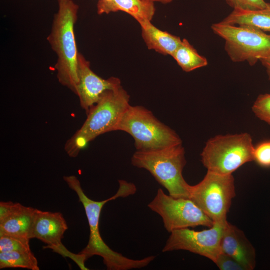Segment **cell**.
Listing matches in <instances>:
<instances>
[{
    "instance_id": "6da1fadb",
    "label": "cell",
    "mask_w": 270,
    "mask_h": 270,
    "mask_svg": "<svg viewBox=\"0 0 270 270\" xmlns=\"http://www.w3.org/2000/svg\"><path fill=\"white\" fill-rule=\"evenodd\" d=\"M64 180L69 188L76 194L84 208L90 228L89 240L86 246L78 254L85 261L94 256L102 258L108 270H128L140 268L148 265L155 258L150 256L140 260H133L113 250L102 240L99 230L100 214L104 206L108 202L118 198H125L134 194V184L124 180H118L119 188L115 194L101 201L90 198L84 192L80 182L74 176H64Z\"/></svg>"
},
{
    "instance_id": "7a4b0ae2",
    "label": "cell",
    "mask_w": 270,
    "mask_h": 270,
    "mask_svg": "<svg viewBox=\"0 0 270 270\" xmlns=\"http://www.w3.org/2000/svg\"><path fill=\"white\" fill-rule=\"evenodd\" d=\"M51 32L47 39L58 58L54 68L59 82L76 94L78 82V52L74 32L78 6L72 0H58Z\"/></svg>"
},
{
    "instance_id": "3957f363",
    "label": "cell",
    "mask_w": 270,
    "mask_h": 270,
    "mask_svg": "<svg viewBox=\"0 0 270 270\" xmlns=\"http://www.w3.org/2000/svg\"><path fill=\"white\" fill-rule=\"evenodd\" d=\"M130 96L120 86L105 92L86 113L82 126L66 142L64 150L76 157L87 144L104 133L115 131L122 115L130 106Z\"/></svg>"
},
{
    "instance_id": "277c9868",
    "label": "cell",
    "mask_w": 270,
    "mask_h": 270,
    "mask_svg": "<svg viewBox=\"0 0 270 270\" xmlns=\"http://www.w3.org/2000/svg\"><path fill=\"white\" fill-rule=\"evenodd\" d=\"M182 144L162 148L136 150L132 164L148 171L156 180L174 198H189L188 184L182 176L186 164Z\"/></svg>"
},
{
    "instance_id": "5b68a950",
    "label": "cell",
    "mask_w": 270,
    "mask_h": 270,
    "mask_svg": "<svg viewBox=\"0 0 270 270\" xmlns=\"http://www.w3.org/2000/svg\"><path fill=\"white\" fill-rule=\"evenodd\" d=\"M116 130L124 131L132 136L137 150H156L182 144L174 130L142 106L130 104Z\"/></svg>"
},
{
    "instance_id": "8992f818",
    "label": "cell",
    "mask_w": 270,
    "mask_h": 270,
    "mask_svg": "<svg viewBox=\"0 0 270 270\" xmlns=\"http://www.w3.org/2000/svg\"><path fill=\"white\" fill-rule=\"evenodd\" d=\"M254 150L248 133L218 135L206 142L201 160L208 171L232 174L244 164L254 160Z\"/></svg>"
},
{
    "instance_id": "52a82bcc",
    "label": "cell",
    "mask_w": 270,
    "mask_h": 270,
    "mask_svg": "<svg viewBox=\"0 0 270 270\" xmlns=\"http://www.w3.org/2000/svg\"><path fill=\"white\" fill-rule=\"evenodd\" d=\"M211 28L224 40V50L233 62H246L253 66L261 57L270 54V34L258 28L221 22L213 24Z\"/></svg>"
},
{
    "instance_id": "ba28073f",
    "label": "cell",
    "mask_w": 270,
    "mask_h": 270,
    "mask_svg": "<svg viewBox=\"0 0 270 270\" xmlns=\"http://www.w3.org/2000/svg\"><path fill=\"white\" fill-rule=\"evenodd\" d=\"M234 180L232 174L208 170L202 180L190 186L188 198L214 222L226 223L227 214L236 196Z\"/></svg>"
},
{
    "instance_id": "9c48e42d",
    "label": "cell",
    "mask_w": 270,
    "mask_h": 270,
    "mask_svg": "<svg viewBox=\"0 0 270 270\" xmlns=\"http://www.w3.org/2000/svg\"><path fill=\"white\" fill-rule=\"evenodd\" d=\"M148 207L162 218L169 232L197 226L211 227L214 222L190 199L174 198L158 188Z\"/></svg>"
},
{
    "instance_id": "30bf717a",
    "label": "cell",
    "mask_w": 270,
    "mask_h": 270,
    "mask_svg": "<svg viewBox=\"0 0 270 270\" xmlns=\"http://www.w3.org/2000/svg\"><path fill=\"white\" fill-rule=\"evenodd\" d=\"M228 222H214L208 228L199 231L190 228L174 230L170 232L162 251L188 250L214 263L221 252V239Z\"/></svg>"
},
{
    "instance_id": "8fae6325",
    "label": "cell",
    "mask_w": 270,
    "mask_h": 270,
    "mask_svg": "<svg viewBox=\"0 0 270 270\" xmlns=\"http://www.w3.org/2000/svg\"><path fill=\"white\" fill-rule=\"evenodd\" d=\"M68 228L62 213L42 211L36 208L29 232L30 239L36 238L44 242L46 248L74 260L82 270H88L82 256L69 252L62 244V240Z\"/></svg>"
},
{
    "instance_id": "7c38bea8",
    "label": "cell",
    "mask_w": 270,
    "mask_h": 270,
    "mask_svg": "<svg viewBox=\"0 0 270 270\" xmlns=\"http://www.w3.org/2000/svg\"><path fill=\"white\" fill-rule=\"evenodd\" d=\"M78 82L75 94L86 113L100 100L105 92L121 86L118 78L104 79L95 74L90 68V62L80 52L78 56Z\"/></svg>"
},
{
    "instance_id": "4fadbf2b",
    "label": "cell",
    "mask_w": 270,
    "mask_h": 270,
    "mask_svg": "<svg viewBox=\"0 0 270 270\" xmlns=\"http://www.w3.org/2000/svg\"><path fill=\"white\" fill-rule=\"evenodd\" d=\"M220 250L238 262L246 270L256 266V250L244 232L228 222L220 242Z\"/></svg>"
},
{
    "instance_id": "5bb4252c",
    "label": "cell",
    "mask_w": 270,
    "mask_h": 270,
    "mask_svg": "<svg viewBox=\"0 0 270 270\" xmlns=\"http://www.w3.org/2000/svg\"><path fill=\"white\" fill-rule=\"evenodd\" d=\"M97 10L99 14L122 11L132 16L138 23L151 21L156 11L154 2L146 0H99Z\"/></svg>"
},
{
    "instance_id": "9a60e30c",
    "label": "cell",
    "mask_w": 270,
    "mask_h": 270,
    "mask_svg": "<svg viewBox=\"0 0 270 270\" xmlns=\"http://www.w3.org/2000/svg\"><path fill=\"white\" fill-rule=\"evenodd\" d=\"M36 208L14 202L10 214L0 222V236L7 235L28 238Z\"/></svg>"
},
{
    "instance_id": "2e32d148",
    "label": "cell",
    "mask_w": 270,
    "mask_h": 270,
    "mask_svg": "<svg viewBox=\"0 0 270 270\" xmlns=\"http://www.w3.org/2000/svg\"><path fill=\"white\" fill-rule=\"evenodd\" d=\"M150 22L144 20L139 22L142 37L147 47L162 54L172 56L182 40L178 36L158 28Z\"/></svg>"
},
{
    "instance_id": "e0dca14e",
    "label": "cell",
    "mask_w": 270,
    "mask_h": 270,
    "mask_svg": "<svg viewBox=\"0 0 270 270\" xmlns=\"http://www.w3.org/2000/svg\"><path fill=\"white\" fill-rule=\"evenodd\" d=\"M221 22L232 25L248 26L270 32V3L257 10L234 9Z\"/></svg>"
},
{
    "instance_id": "ac0fdd59",
    "label": "cell",
    "mask_w": 270,
    "mask_h": 270,
    "mask_svg": "<svg viewBox=\"0 0 270 270\" xmlns=\"http://www.w3.org/2000/svg\"><path fill=\"white\" fill-rule=\"evenodd\" d=\"M172 56L182 69L186 72L192 71L208 65L206 58L200 55L188 41L183 38Z\"/></svg>"
},
{
    "instance_id": "d6986e66",
    "label": "cell",
    "mask_w": 270,
    "mask_h": 270,
    "mask_svg": "<svg viewBox=\"0 0 270 270\" xmlns=\"http://www.w3.org/2000/svg\"><path fill=\"white\" fill-rule=\"evenodd\" d=\"M4 268L40 270L38 260L31 250L0 252V268Z\"/></svg>"
},
{
    "instance_id": "ffe728a7",
    "label": "cell",
    "mask_w": 270,
    "mask_h": 270,
    "mask_svg": "<svg viewBox=\"0 0 270 270\" xmlns=\"http://www.w3.org/2000/svg\"><path fill=\"white\" fill-rule=\"evenodd\" d=\"M30 240L27 238L0 236V252L30 251Z\"/></svg>"
},
{
    "instance_id": "44dd1931",
    "label": "cell",
    "mask_w": 270,
    "mask_h": 270,
    "mask_svg": "<svg viewBox=\"0 0 270 270\" xmlns=\"http://www.w3.org/2000/svg\"><path fill=\"white\" fill-rule=\"evenodd\" d=\"M252 110L256 117L270 125V94L258 95Z\"/></svg>"
},
{
    "instance_id": "7402d4cb",
    "label": "cell",
    "mask_w": 270,
    "mask_h": 270,
    "mask_svg": "<svg viewBox=\"0 0 270 270\" xmlns=\"http://www.w3.org/2000/svg\"><path fill=\"white\" fill-rule=\"evenodd\" d=\"M254 160L258 165L265 168L270 167V140H266L254 146Z\"/></svg>"
},
{
    "instance_id": "603a6c76",
    "label": "cell",
    "mask_w": 270,
    "mask_h": 270,
    "mask_svg": "<svg viewBox=\"0 0 270 270\" xmlns=\"http://www.w3.org/2000/svg\"><path fill=\"white\" fill-rule=\"evenodd\" d=\"M233 9L257 10L265 8L267 2L264 0H225Z\"/></svg>"
},
{
    "instance_id": "cb8c5ba5",
    "label": "cell",
    "mask_w": 270,
    "mask_h": 270,
    "mask_svg": "<svg viewBox=\"0 0 270 270\" xmlns=\"http://www.w3.org/2000/svg\"><path fill=\"white\" fill-rule=\"evenodd\" d=\"M214 264L221 270H246L238 262L222 252L218 255Z\"/></svg>"
},
{
    "instance_id": "d4e9b609",
    "label": "cell",
    "mask_w": 270,
    "mask_h": 270,
    "mask_svg": "<svg viewBox=\"0 0 270 270\" xmlns=\"http://www.w3.org/2000/svg\"><path fill=\"white\" fill-rule=\"evenodd\" d=\"M14 202L10 201L0 202V222L4 220L10 212Z\"/></svg>"
},
{
    "instance_id": "484cf974",
    "label": "cell",
    "mask_w": 270,
    "mask_h": 270,
    "mask_svg": "<svg viewBox=\"0 0 270 270\" xmlns=\"http://www.w3.org/2000/svg\"><path fill=\"white\" fill-rule=\"evenodd\" d=\"M259 60L265 68L268 79L270 80V54L261 57Z\"/></svg>"
},
{
    "instance_id": "4316f807",
    "label": "cell",
    "mask_w": 270,
    "mask_h": 270,
    "mask_svg": "<svg viewBox=\"0 0 270 270\" xmlns=\"http://www.w3.org/2000/svg\"><path fill=\"white\" fill-rule=\"evenodd\" d=\"M146 0L151 1L154 2H159L162 4H168V3H170L172 2V0Z\"/></svg>"
},
{
    "instance_id": "83f0119b",
    "label": "cell",
    "mask_w": 270,
    "mask_h": 270,
    "mask_svg": "<svg viewBox=\"0 0 270 270\" xmlns=\"http://www.w3.org/2000/svg\"><path fill=\"white\" fill-rule=\"evenodd\" d=\"M106 0V1H110V0Z\"/></svg>"
}]
</instances>
